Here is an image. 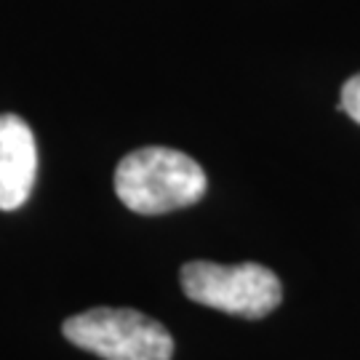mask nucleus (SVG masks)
I'll use <instances>...</instances> for the list:
<instances>
[{"instance_id": "obj_1", "label": "nucleus", "mask_w": 360, "mask_h": 360, "mask_svg": "<svg viewBox=\"0 0 360 360\" xmlns=\"http://www.w3.org/2000/svg\"><path fill=\"white\" fill-rule=\"evenodd\" d=\"M206 184L203 168L171 147L134 150L115 168L117 198L144 217L193 206L206 195Z\"/></svg>"}, {"instance_id": "obj_5", "label": "nucleus", "mask_w": 360, "mask_h": 360, "mask_svg": "<svg viewBox=\"0 0 360 360\" xmlns=\"http://www.w3.org/2000/svg\"><path fill=\"white\" fill-rule=\"evenodd\" d=\"M339 107H342V110H345L355 123H360V75L349 77L347 83H345Z\"/></svg>"}, {"instance_id": "obj_3", "label": "nucleus", "mask_w": 360, "mask_h": 360, "mask_svg": "<svg viewBox=\"0 0 360 360\" xmlns=\"http://www.w3.org/2000/svg\"><path fill=\"white\" fill-rule=\"evenodd\" d=\"M62 331L75 347L104 360H171L174 355L166 326L136 309L94 307L67 318Z\"/></svg>"}, {"instance_id": "obj_4", "label": "nucleus", "mask_w": 360, "mask_h": 360, "mask_svg": "<svg viewBox=\"0 0 360 360\" xmlns=\"http://www.w3.org/2000/svg\"><path fill=\"white\" fill-rule=\"evenodd\" d=\"M38 174L32 129L19 115H0V211L25 206Z\"/></svg>"}, {"instance_id": "obj_2", "label": "nucleus", "mask_w": 360, "mask_h": 360, "mask_svg": "<svg viewBox=\"0 0 360 360\" xmlns=\"http://www.w3.org/2000/svg\"><path fill=\"white\" fill-rule=\"evenodd\" d=\"M181 288L193 302L214 307L248 321L270 315L281 304L283 288L272 270L257 262L217 264V262H187L181 267Z\"/></svg>"}]
</instances>
